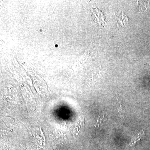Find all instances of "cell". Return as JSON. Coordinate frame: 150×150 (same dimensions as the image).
<instances>
[{
  "label": "cell",
  "mask_w": 150,
  "mask_h": 150,
  "mask_svg": "<svg viewBox=\"0 0 150 150\" xmlns=\"http://www.w3.org/2000/svg\"><path fill=\"white\" fill-rule=\"evenodd\" d=\"M144 137V131H142V132H140L139 134L137 135V137H134L133 140H132L131 144H130V146H132V145L136 144L137 142L139 141Z\"/></svg>",
  "instance_id": "6da1fadb"
}]
</instances>
